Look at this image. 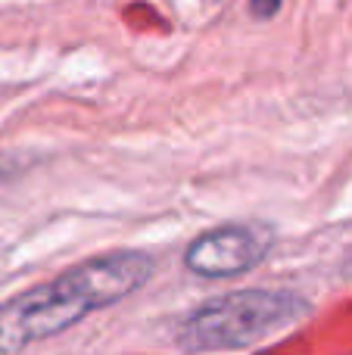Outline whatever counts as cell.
Segmentation results:
<instances>
[{"label": "cell", "mask_w": 352, "mask_h": 355, "mask_svg": "<svg viewBox=\"0 0 352 355\" xmlns=\"http://www.w3.org/2000/svg\"><path fill=\"white\" fill-rule=\"evenodd\" d=\"M309 302L293 290H237L197 306L178 324V346L187 352L247 349L306 318Z\"/></svg>", "instance_id": "2"}, {"label": "cell", "mask_w": 352, "mask_h": 355, "mask_svg": "<svg viewBox=\"0 0 352 355\" xmlns=\"http://www.w3.org/2000/svg\"><path fill=\"white\" fill-rule=\"evenodd\" d=\"M153 271V256L141 250H116L85 259L50 284L12 296L0 306V355L56 337L91 312L137 293Z\"/></svg>", "instance_id": "1"}, {"label": "cell", "mask_w": 352, "mask_h": 355, "mask_svg": "<svg viewBox=\"0 0 352 355\" xmlns=\"http://www.w3.org/2000/svg\"><path fill=\"white\" fill-rule=\"evenodd\" d=\"M274 234L262 225H222L200 234L184 252V265L200 277H237L268 256Z\"/></svg>", "instance_id": "3"}, {"label": "cell", "mask_w": 352, "mask_h": 355, "mask_svg": "<svg viewBox=\"0 0 352 355\" xmlns=\"http://www.w3.org/2000/svg\"><path fill=\"white\" fill-rule=\"evenodd\" d=\"M284 0H249V12L256 19H274Z\"/></svg>", "instance_id": "4"}]
</instances>
